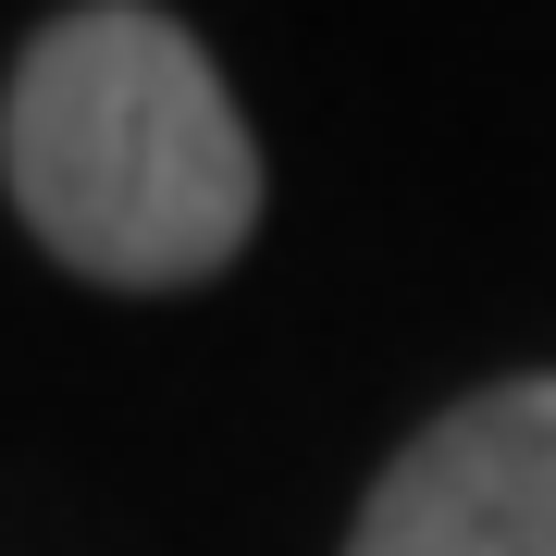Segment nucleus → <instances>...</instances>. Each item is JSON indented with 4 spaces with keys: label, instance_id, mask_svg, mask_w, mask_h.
I'll return each instance as SVG.
<instances>
[{
    "label": "nucleus",
    "instance_id": "obj_1",
    "mask_svg": "<svg viewBox=\"0 0 556 556\" xmlns=\"http://www.w3.org/2000/svg\"><path fill=\"white\" fill-rule=\"evenodd\" d=\"M0 186L62 273L174 298L260 236V137L223 62L149 0H75L13 62Z\"/></svg>",
    "mask_w": 556,
    "mask_h": 556
},
{
    "label": "nucleus",
    "instance_id": "obj_2",
    "mask_svg": "<svg viewBox=\"0 0 556 556\" xmlns=\"http://www.w3.org/2000/svg\"><path fill=\"white\" fill-rule=\"evenodd\" d=\"M346 556H556V371L433 408L358 495Z\"/></svg>",
    "mask_w": 556,
    "mask_h": 556
}]
</instances>
